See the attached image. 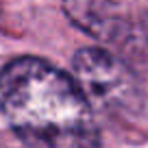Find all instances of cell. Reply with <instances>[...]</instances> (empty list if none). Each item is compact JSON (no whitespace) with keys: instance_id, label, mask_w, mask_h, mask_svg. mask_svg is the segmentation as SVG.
<instances>
[{"instance_id":"obj_2","label":"cell","mask_w":148,"mask_h":148,"mask_svg":"<svg viewBox=\"0 0 148 148\" xmlns=\"http://www.w3.org/2000/svg\"><path fill=\"white\" fill-rule=\"evenodd\" d=\"M72 79L89 107L107 111H135L142 105V83L135 72L100 48H81L72 59Z\"/></svg>"},{"instance_id":"obj_1","label":"cell","mask_w":148,"mask_h":148,"mask_svg":"<svg viewBox=\"0 0 148 148\" xmlns=\"http://www.w3.org/2000/svg\"><path fill=\"white\" fill-rule=\"evenodd\" d=\"M0 111L28 148H100L94 109L72 76L44 59L2 68Z\"/></svg>"}]
</instances>
